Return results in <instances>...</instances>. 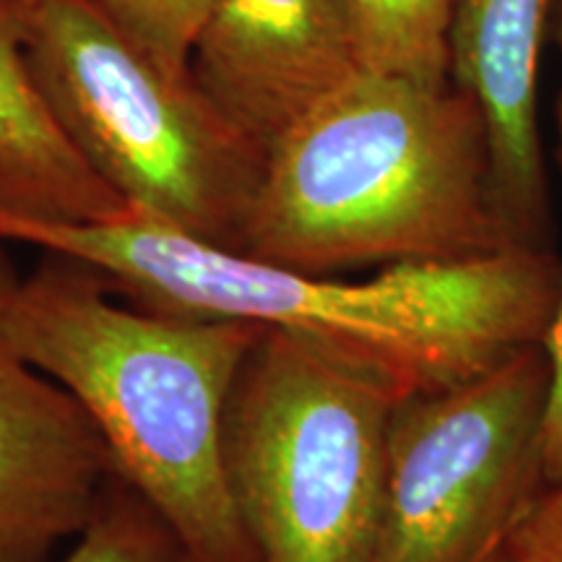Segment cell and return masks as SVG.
I'll return each mask as SVG.
<instances>
[{"label":"cell","mask_w":562,"mask_h":562,"mask_svg":"<svg viewBox=\"0 0 562 562\" xmlns=\"http://www.w3.org/2000/svg\"><path fill=\"white\" fill-rule=\"evenodd\" d=\"M398 402L362 364L263 328L224 425L229 490L258 562H372Z\"/></svg>","instance_id":"5"},{"label":"cell","mask_w":562,"mask_h":562,"mask_svg":"<svg viewBox=\"0 0 562 562\" xmlns=\"http://www.w3.org/2000/svg\"><path fill=\"white\" fill-rule=\"evenodd\" d=\"M60 562H188L161 518L131 487L104 492L100 508Z\"/></svg>","instance_id":"12"},{"label":"cell","mask_w":562,"mask_h":562,"mask_svg":"<svg viewBox=\"0 0 562 562\" xmlns=\"http://www.w3.org/2000/svg\"><path fill=\"white\" fill-rule=\"evenodd\" d=\"M87 165L34 81L16 0H0V216L94 224L131 214Z\"/></svg>","instance_id":"10"},{"label":"cell","mask_w":562,"mask_h":562,"mask_svg":"<svg viewBox=\"0 0 562 562\" xmlns=\"http://www.w3.org/2000/svg\"><path fill=\"white\" fill-rule=\"evenodd\" d=\"M547 40L562 53V0H550V26H547Z\"/></svg>","instance_id":"16"},{"label":"cell","mask_w":562,"mask_h":562,"mask_svg":"<svg viewBox=\"0 0 562 562\" xmlns=\"http://www.w3.org/2000/svg\"><path fill=\"white\" fill-rule=\"evenodd\" d=\"M16 3L34 81L91 170L138 214L240 250L263 146L89 0Z\"/></svg>","instance_id":"4"},{"label":"cell","mask_w":562,"mask_h":562,"mask_svg":"<svg viewBox=\"0 0 562 562\" xmlns=\"http://www.w3.org/2000/svg\"><path fill=\"white\" fill-rule=\"evenodd\" d=\"M480 562H562V476L539 487Z\"/></svg>","instance_id":"14"},{"label":"cell","mask_w":562,"mask_h":562,"mask_svg":"<svg viewBox=\"0 0 562 562\" xmlns=\"http://www.w3.org/2000/svg\"><path fill=\"white\" fill-rule=\"evenodd\" d=\"M550 0H453L451 83L480 104L487 123L492 186L516 248H552V201L539 74Z\"/></svg>","instance_id":"9"},{"label":"cell","mask_w":562,"mask_h":562,"mask_svg":"<svg viewBox=\"0 0 562 562\" xmlns=\"http://www.w3.org/2000/svg\"><path fill=\"white\" fill-rule=\"evenodd\" d=\"M0 240L89 266L138 305L313 341L375 372L402 398L451 389L542 344L562 284V258L533 248L389 263L368 279L307 273L138 211L94 224L0 216Z\"/></svg>","instance_id":"1"},{"label":"cell","mask_w":562,"mask_h":562,"mask_svg":"<svg viewBox=\"0 0 562 562\" xmlns=\"http://www.w3.org/2000/svg\"><path fill=\"white\" fill-rule=\"evenodd\" d=\"M542 344L393 414L372 562H480L544 484Z\"/></svg>","instance_id":"6"},{"label":"cell","mask_w":562,"mask_h":562,"mask_svg":"<svg viewBox=\"0 0 562 562\" xmlns=\"http://www.w3.org/2000/svg\"><path fill=\"white\" fill-rule=\"evenodd\" d=\"M161 68L191 76L195 40L211 0H89Z\"/></svg>","instance_id":"13"},{"label":"cell","mask_w":562,"mask_h":562,"mask_svg":"<svg viewBox=\"0 0 562 562\" xmlns=\"http://www.w3.org/2000/svg\"><path fill=\"white\" fill-rule=\"evenodd\" d=\"M364 70L425 83L451 81L453 0H347Z\"/></svg>","instance_id":"11"},{"label":"cell","mask_w":562,"mask_h":562,"mask_svg":"<svg viewBox=\"0 0 562 562\" xmlns=\"http://www.w3.org/2000/svg\"><path fill=\"white\" fill-rule=\"evenodd\" d=\"M360 68L347 0H211L191 58L211 102L266 151Z\"/></svg>","instance_id":"8"},{"label":"cell","mask_w":562,"mask_h":562,"mask_svg":"<svg viewBox=\"0 0 562 562\" xmlns=\"http://www.w3.org/2000/svg\"><path fill=\"white\" fill-rule=\"evenodd\" d=\"M16 271L0 240V300ZM112 459L87 412L0 326V562H47L108 492Z\"/></svg>","instance_id":"7"},{"label":"cell","mask_w":562,"mask_h":562,"mask_svg":"<svg viewBox=\"0 0 562 562\" xmlns=\"http://www.w3.org/2000/svg\"><path fill=\"white\" fill-rule=\"evenodd\" d=\"M508 248L480 104L364 68L269 146L240 243L307 273Z\"/></svg>","instance_id":"3"},{"label":"cell","mask_w":562,"mask_h":562,"mask_svg":"<svg viewBox=\"0 0 562 562\" xmlns=\"http://www.w3.org/2000/svg\"><path fill=\"white\" fill-rule=\"evenodd\" d=\"M0 300V326L60 383L188 562H258L224 461L227 406L263 326L123 305L100 273L45 252Z\"/></svg>","instance_id":"2"},{"label":"cell","mask_w":562,"mask_h":562,"mask_svg":"<svg viewBox=\"0 0 562 562\" xmlns=\"http://www.w3.org/2000/svg\"><path fill=\"white\" fill-rule=\"evenodd\" d=\"M554 125H558V159L562 165V91L554 102ZM542 347L547 351V360H550L552 370V383H550V406H547V422H544V442H542V456H544V482H552L562 476V284H560V297L554 315L547 328Z\"/></svg>","instance_id":"15"}]
</instances>
